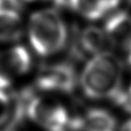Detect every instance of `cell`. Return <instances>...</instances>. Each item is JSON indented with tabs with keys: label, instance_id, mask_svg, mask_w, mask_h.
<instances>
[{
	"label": "cell",
	"instance_id": "obj_15",
	"mask_svg": "<svg viewBox=\"0 0 131 131\" xmlns=\"http://www.w3.org/2000/svg\"><path fill=\"white\" fill-rule=\"evenodd\" d=\"M127 94H128V97H129V100H130V102H131V86H130V88H129V91L127 92Z\"/></svg>",
	"mask_w": 131,
	"mask_h": 131
},
{
	"label": "cell",
	"instance_id": "obj_6",
	"mask_svg": "<svg viewBox=\"0 0 131 131\" xmlns=\"http://www.w3.org/2000/svg\"><path fill=\"white\" fill-rule=\"evenodd\" d=\"M79 43L85 53L92 55L110 52L115 46L105 31L95 26H89L82 31Z\"/></svg>",
	"mask_w": 131,
	"mask_h": 131
},
{
	"label": "cell",
	"instance_id": "obj_13",
	"mask_svg": "<svg viewBox=\"0 0 131 131\" xmlns=\"http://www.w3.org/2000/svg\"><path fill=\"white\" fill-rule=\"evenodd\" d=\"M119 131H131V119H127L126 122L123 123Z\"/></svg>",
	"mask_w": 131,
	"mask_h": 131
},
{
	"label": "cell",
	"instance_id": "obj_5",
	"mask_svg": "<svg viewBox=\"0 0 131 131\" xmlns=\"http://www.w3.org/2000/svg\"><path fill=\"white\" fill-rule=\"evenodd\" d=\"M104 31L114 45L126 46L131 42V16L125 12H118L108 17Z\"/></svg>",
	"mask_w": 131,
	"mask_h": 131
},
{
	"label": "cell",
	"instance_id": "obj_10",
	"mask_svg": "<svg viewBox=\"0 0 131 131\" xmlns=\"http://www.w3.org/2000/svg\"><path fill=\"white\" fill-rule=\"evenodd\" d=\"M13 107L8 94L0 89V126L9 124L13 117Z\"/></svg>",
	"mask_w": 131,
	"mask_h": 131
},
{
	"label": "cell",
	"instance_id": "obj_14",
	"mask_svg": "<svg viewBox=\"0 0 131 131\" xmlns=\"http://www.w3.org/2000/svg\"><path fill=\"white\" fill-rule=\"evenodd\" d=\"M127 50H128V53H127V61L129 63V65L131 66V42L127 45Z\"/></svg>",
	"mask_w": 131,
	"mask_h": 131
},
{
	"label": "cell",
	"instance_id": "obj_3",
	"mask_svg": "<svg viewBox=\"0 0 131 131\" xmlns=\"http://www.w3.org/2000/svg\"><path fill=\"white\" fill-rule=\"evenodd\" d=\"M76 83V72L67 63L45 67L36 79V85L40 90L51 93L70 94L75 89Z\"/></svg>",
	"mask_w": 131,
	"mask_h": 131
},
{
	"label": "cell",
	"instance_id": "obj_17",
	"mask_svg": "<svg viewBox=\"0 0 131 131\" xmlns=\"http://www.w3.org/2000/svg\"><path fill=\"white\" fill-rule=\"evenodd\" d=\"M129 1H130V2H131V0H129Z\"/></svg>",
	"mask_w": 131,
	"mask_h": 131
},
{
	"label": "cell",
	"instance_id": "obj_9",
	"mask_svg": "<svg viewBox=\"0 0 131 131\" xmlns=\"http://www.w3.org/2000/svg\"><path fill=\"white\" fill-rule=\"evenodd\" d=\"M23 33V23L18 11L0 10V41H18Z\"/></svg>",
	"mask_w": 131,
	"mask_h": 131
},
{
	"label": "cell",
	"instance_id": "obj_12",
	"mask_svg": "<svg viewBox=\"0 0 131 131\" xmlns=\"http://www.w3.org/2000/svg\"><path fill=\"white\" fill-rule=\"evenodd\" d=\"M57 7H69L70 0H51Z\"/></svg>",
	"mask_w": 131,
	"mask_h": 131
},
{
	"label": "cell",
	"instance_id": "obj_11",
	"mask_svg": "<svg viewBox=\"0 0 131 131\" xmlns=\"http://www.w3.org/2000/svg\"><path fill=\"white\" fill-rule=\"evenodd\" d=\"M21 8V3L19 0H0V10H16L18 11Z\"/></svg>",
	"mask_w": 131,
	"mask_h": 131
},
{
	"label": "cell",
	"instance_id": "obj_2",
	"mask_svg": "<svg viewBox=\"0 0 131 131\" xmlns=\"http://www.w3.org/2000/svg\"><path fill=\"white\" fill-rule=\"evenodd\" d=\"M28 37L33 49L41 56H50L64 48L68 30L64 20L53 10L34 13L29 20Z\"/></svg>",
	"mask_w": 131,
	"mask_h": 131
},
{
	"label": "cell",
	"instance_id": "obj_1",
	"mask_svg": "<svg viewBox=\"0 0 131 131\" xmlns=\"http://www.w3.org/2000/svg\"><path fill=\"white\" fill-rule=\"evenodd\" d=\"M123 68L110 52L94 55L81 73L80 84L84 94L92 99H110L118 102L123 94Z\"/></svg>",
	"mask_w": 131,
	"mask_h": 131
},
{
	"label": "cell",
	"instance_id": "obj_4",
	"mask_svg": "<svg viewBox=\"0 0 131 131\" xmlns=\"http://www.w3.org/2000/svg\"><path fill=\"white\" fill-rule=\"evenodd\" d=\"M30 67V54L21 45L0 52V89L9 87L16 78L26 73Z\"/></svg>",
	"mask_w": 131,
	"mask_h": 131
},
{
	"label": "cell",
	"instance_id": "obj_8",
	"mask_svg": "<svg viewBox=\"0 0 131 131\" xmlns=\"http://www.w3.org/2000/svg\"><path fill=\"white\" fill-rule=\"evenodd\" d=\"M116 128L115 117L104 109L92 108L81 117V131H116Z\"/></svg>",
	"mask_w": 131,
	"mask_h": 131
},
{
	"label": "cell",
	"instance_id": "obj_16",
	"mask_svg": "<svg viewBox=\"0 0 131 131\" xmlns=\"http://www.w3.org/2000/svg\"><path fill=\"white\" fill-rule=\"evenodd\" d=\"M25 1H28V2H32V1H39V0H25Z\"/></svg>",
	"mask_w": 131,
	"mask_h": 131
},
{
	"label": "cell",
	"instance_id": "obj_7",
	"mask_svg": "<svg viewBox=\"0 0 131 131\" xmlns=\"http://www.w3.org/2000/svg\"><path fill=\"white\" fill-rule=\"evenodd\" d=\"M121 0H70L74 12L90 20H97L119 6Z\"/></svg>",
	"mask_w": 131,
	"mask_h": 131
}]
</instances>
